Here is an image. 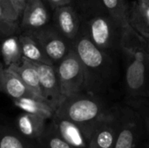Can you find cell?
<instances>
[{
  "label": "cell",
  "mask_w": 149,
  "mask_h": 148,
  "mask_svg": "<svg viewBox=\"0 0 149 148\" xmlns=\"http://www.w3.org/2000/svg\"><path fill=\"white\" fill-rule=\"evenodd\" d=\"M85 73V92L102 96L112 85L114 64L105 51L95 45L80 25V29L72 42Z\"/></svg>",
  "instance_id": "cell-1"
},
{
  "label": "cell",
  "mask_w": 149,
  "mask_h": 148,
  "mask_svg": "<svg viewBox=\"0 0 149 148\" xmlns=\"http://www.w3.org/2000/svg\"><path fill=\"white\" fill-rule=\"evenodd\" d=\"M81 26L92 42L101 50H120L127 31L106 10L100 0H83L79 12Z\"/></svg>",
  "instance_id": "cell-2"
},
{
  "label": "cell",
  "mask_w": 149,
  "mask_h": 148,
  "mask_svg": "<svg viewBox=\"0 0 149 148\" xmlns=\"http://www.w3.org/2000/svg\"><path fill=\"white\" fill-rule=\"evenodd\" d=\"M126 55L127 100L149 98V54L141 35L127 31L121 49Z\"/></svg>",
  "instance_id": "cell-3"
},
{
  "label": "cell",
  "mask_w": 149,
  "mask_h": 148,
  "mask_svg": "<svg viewBox=\"0 0 149 148\" xmlns=\"http://www.w3.org/2000/svg\"><path fill=\"white\" fill-rule=\"evenodd\" d=\"M109 108L102 96L83 92L65 98L54 114L77 124L90 138L93 126Z\"/></svg>",
  "instance_id": "cell-4"
},
{
  "label": "cell",
  "mask_w": 149,
  "mask_h": 148,
  "mask_svg": "<svg viewBox=\"0 0 149 148\" xmlns=\"http://www.w3.org/2000/svg\"><path fill=\"white\" fill-rule=\"evenodd\" d=\"M61 92L65 98L85 92V73L82 64L73 50L56 65Z\"/></svg>",
  "instance_id": "cell-5"
},
{
  "label": "cell",
  "mask_w": 149,
  "mask_h": 148,
  "mask_svg": "<svg viewBox=\"0 0 149 148\" xmlns=\"http://www.w3.org/2000/svg\"><path fill=\"white\" fill-rule=\"evenodd\" d=\"M144 139V126L138 113L127 104L120 106V126L113 148H139Z\"/></svg>",
  "instance_id": "cell-6"
},
{
  "label": "cell",
  "mask_w": 149,
  "mask_h": 148,
  "mask_svg": "<svg viewBox=\"0 0 149 148\" xmlns=\"http://www.w3.org/2000/svg\"><path fill=\"white\" fill-rule=\"evenodd\" d=\"M120 126V106H113L93 126L89 148H113Z\"/></svg>",
  "instance_id": "cell-7"
},
{
  "label": "cell",
  "mask_w": 149,
  "mask_h": 148,
  "mask_svg": "<svg viewBox=\"0 0 149 148\" xmlns=\"http://www.w3.org/2000/svg\"><path fill=\"white\" fill-rule=\"evenodd\" d=\"M29 32L40 44L47 58L54 65L59 63L71 51L72 44L64 38L52 24Z\"/></svg>",
  "instance_id": "cell-8"
},
{
  "label": "cell",
  "mask_w": 149,
  "mask_h": 148,
  "mask_svg": "<svg viewBox=\"0 0 149 148\" xmlns=\"http://www.w3.org/2000/svg\"><path fill=\"white\" fill-rule=\"evenodd\" d=\"M31 62L38 72L39 85L43 98L54 112H56L65 99L61 92L56 65Z\"/></svg>",
  "instance_id": "cell-9"
},
{
  "label": "cell",
  "mask_w": 149,
  "mask_h": 148,
  "mask_svg": "<svg viewBox=\"0 0 149 148\" xmlns=\"http://www.w3.org/2000/svg\"><path fill=\"white\" fill-rule=\"evenodd\" d=\"M52 25L64 38L72 44L80 29V15L72 4L55 8Z\"/></svg>",
  "instance_id": "cell-10"
},
{
  "label": "cell",
  "mask_w": 149,
  "mask_h": 148,
  "mask_svg": "<svg viewBox=\"0 0 149 148\" xmlns=\"http://www.w3.org/2000/svg\"><path fill=\"white\" fill-rule=\"evenodd\" d=\"M49 23L50 15L44 0H28L21 16L19 27L24 31H36Z\"/></svg>",
  "instance_id": "cell-11"
},
{
  "label": "cell",
  "mask_w": 149,
  "mask_h": 148,
  "mask_svg": "<svg viewBox=\"0 0 149 148\" xmlns=\"http://www.w3.org/2000/svg\"><path fill=\"white\" fill-rule=\"evenodd\" d=\"M51 120L55 125L59 135L72 147L89 148V138L79 126L55 114Z\"/></svg>",
  "instance_id": "cell-12"
},
{
  "label": "cell",
  "mask_w": 149,
  "mask_h": 148,
  "mask_svg": "<svg viewBox=\"0 0 149 148\" xmlns=\"http://www.w3.org/2000/svg\"><path fill=\"white\" fill-rule=\"evenodd\" d=\"M46 121L39 116L23 112L16 120V130L26 140L37 141L46 126Z\"/></svg>",
  "instance_id": "cell-13"
},
{
  "label": "cell",
  "mask_w": 149,
  "mask_h": 148,
  "mask_svg": "<svg viewBox=\"0 0 149 148\" xmlns=\"http://www.w3.org/2000/svg\"><path fill=\"white\" fill-rule=\"evenodd\" d=\"M2 92L6 93L13 99H20L23 97H30L41 99L29 90V88L24 85L17 73L8 67H5L3 70Z\"/></svg>",
  "instance_id": "cell-14"
},
{
  "label": "cell",
  "mask_w": 149,
  "mask_h": 148,
  "mask_svg": "<svg viewBox=\"0 0 149 148\" xmlns=\"http://www.w3.org/2000/svg\"><path fill=\"white\" fill-rule=\"evenodd\" d=\"M0 57L5 67L22 63L24 56L19 37L17 34L7 36L0 40Z\"/></svg>",
  "instance_id": "cell-15"
},
{
  "label": "cell",
  "mask_w": 149,
  "mask_h": 148,
  "mask_svg": "<svg viewBox=\"0 0 149 148\" xmlns=\"http://www.w3.org/2000/svg\"><path fill=\"white\" fill-rule=\"evenodd\" d=\"M8 68L11 69L18 74L24 85L29 88L31 92H33L39 99L45 100L40 89L38 72L30 60L26 59L25 58H23V61L21 64L17 65H11Z\"/></svg>",
  "instance_id": "cell-16"
},
{
  "label": "cell",
  "mask_w": 149,
  "mask_h": 148,
  "mask_svg": "<svg viewBox=\"0 0 149 148\" xmlns=\"http://www.w3.org/2000/svg\"><path fill=\"white\" fill-rule=\"evenodd\" d=\"M13 103L14 106L21 111L39 116L46 120H51L55 113L54 110L50 106V105L42 99L23 97L13 99Z\"/></svg>",
  "instance_id": "cell-17"
},
{
  "label": "cell",
  "mask_w": 149,
  "mask_h": 148,
  "mask_svg": "<svg viewBox=\"0 0 149 148\" xmlns=\"http://www.w3.org/2000/svg\"><path fill=\"white\" fill-rule=\"evenodd\" d=\"M18 37L24 58L32 62L54 65L47 58L38 42L29 32L23 31V33H21Z\"/></svg>",
  "instance_id": "cell-18"
},
{
  "label": "cell",
  "mask_w": 149,
  "mask_h": 148,
  "mask_svg": "<svg viewBox=\"0 0 149 148\" xmlns=\"http://www.w3.org/2000/svg\"><path fill=\"white\" fill-rule=\"evenodd\" d=\"M129 24L137 32L149 33V4L142 0H135L130 3Z\"/></svg>",
  "instance_id": "cell-19"
},
{
  "label": "cell",
  "mask_w": 149,
  "mask_h": 148,
  "mask_svg": "<svg viewBox=\"0 0 149 148\" xmlns=\"http://www.w3.org/2000/svg\"><path fill=\"white\" fill-rule=\"evenodd\" d=\"M106 10L120 24L125 31L135 32L129 24L128 15L130 3L127 0H100Z\"/></svg>",
  "instance_id": "cell-20"
},
{
  "label": "cell",
  "mask_w": 149,
  "mask_h": 148,
  "mask_svg": "<svg viewBox=\"0 0 149 148\" xmlns=\"http://www.w3.org/2000/svg\"><path fill=\"white\" fill-rule=\"evenodd\" d=\"M42 148H72L58 133L55 125L51 120L37 140Z\"/></svg>",
  "instance_id": "cell-21"
},
{
  "label": "cell",
  "mask_w": 149,
  "mask_h": 148,
  "mask_svg": "<svg viewBox=\"0 0 149 148\" xmlns=\"http://www.w3.org/2000/svg\"><path fill=\"white\" fill-rule=\"evenodd\" d=\"M0 148H30V141L24 139L17 130L0 124Z\"/></svg>",
  "instance_id": "cell-22"
},
{
  "label": "cell",
  "mask_w": 149,
  "mask_h": 148,
  "mask_svg": "<svg viewBox=\"0 0 149 148\" xmlns=\"http://www.w3.org/2000/svg\"><path fill=\"white\" fill-rule=\"evenodd\" d=\"M126 104L138 113L143 123L145 139L147 142H149V98L127 100Z\"/></svg>",
  "instance_id": "cell-23"
},
{
  "label": "cell",
  "mask_w": 149,
  "mask_h": 148,
  "mask_svg": "<svg viewBox=\"0 0 149 148\" xmlns=\"http://www.w3.org/2000/svg\"><path fill=\"white\" fill-rule=\"evenodd\" d=\"M20 15L10 0H0V20L19 24Z\"/></svg>",
  "instance_id": "cell-24"
},
{
  "label": "cell",
  "mask_w": 149,
  "mask_h": 148,
  "mask_svg": "<svg viewBox=\"0 0 149 148\" xmlns=\"http://www.w3.org/2000/svg\"><path fill=\"white\" fill-rule=\"evenodd\" d=\"M18 29H19V24L9 23L0 20V40H2L3 38L7 36L17 34Z\"/></svg>",
  "instance_id": "cell-25"
},
{
  "label": "cell",
  "mask_w": 149,
  "mask_h": 148,
  "mask_svg": "<svg viewBox=\"0 0 149 148\" xmlns=\"http://www.w3.org/2000/svg\"><path fill=\"white\" fill-rule=\"evenodd\" d=\"M44 1H45L52 9L64 6V5L72 4L73 3V0H44Z\"/></svg>",
  "instance_id": "cell-26"
},
{
  "label": "cell",
  "mask_w": 149,
  "mask_h": 148,
  "mask_svg": "<svg viewBox=\"0 0 149 148\" xmlns=\"http://www.w3.org/2000/svg\"><path fill=\"white\" fill-rule=\"evenodd\" d=\"M11 3H13L15 9L17 10V11L18 12V14L20 15V17L22 16V13L24 10V7L26 5V3L28 0H10Z\"/></svg>",
  "instance_id": "cell-27"
},
{
  "label": "cell",
  "mask_w": 149,
  "mask_h": 148,
  "mask_svg": "<svg viewBox=\"0 0 149 148\" xmlns=\"http://www.w3.org/2000/svg\"><path fill=\"white\" fill-rule=\"evenodd\" d=\"M138 33L142 38L145 47H146V49H147V51H148L149 54V33H147V32H138Z\"/></svg>",
  "instance_id": "cell-28"
},
{
  "label": "cell",
  "mask_w": 149,
  "mask_h": 148,
  "mask_svg": "<svg viewBox=\"0 0 149 148\" xmlns=\"http://www.w3.org/2000/svg\"><path fill=\"white\" fill-rule=\"evenodd\" d=\"M5 66L2 62H0V92H3V70Z\"/></svg>",
  "instance_id": "cell-29"
},
{
  "label": "cell",
  "mask_w": 149,
  "mask_h": 148,
  "mask_svg": "<svg viewBox=\"0 0 149 148\" xmlns=\"http://www.w3.org/2000/svg\"><path fill=\"white\" fill-rule=\"evenodd\" d=\"M30 148H42L37 141H30Z\"/></svg>",
  "instance_id": "cell-30"
},
{
  "label": "cell",
  "mask_w": 149,
  "mask_h": 148,
  "mask_svg": "<svg viewBox=\"0 0 149 148\" xmlns=\"http://www.w3.org/2000/svg\"><path fill=\"white\" fill-rule=\"evenodd\" d=\"M141 148H149V142H146V143H144V145L142 146V147Z\"/></svg>",
  "instance_id": "cell-31"
},
{
  "label": "cell",
  "mask_w": 149,
  "mask_h": 148,
  "mask_svg": "<svg viewBox=\"0 0 149 148\" xmlns=\"http://www.w3.org/2000/svg\"><path fill=\"white\" fill-rule=\"evenodd\" d=\"M142 1H144L146 3H148V4H149V0H142Z\"/></svg>",
  "instance_id": "cell-32"
},
{
  "label": "cell",
  "mask_w": 149,
  "mask_h": 148,
  "mask_svg": "<svg viewBox=\"0 0 149 148\" xmlns=\"http://www.w3.org/2000/svg\"><path fill=\"white\" fill-rule=\"evenodd\" d=\"M0 58H1V57H0Z\"/></svg>",
  "instance_id": "cell-33"
}]
</instances>
